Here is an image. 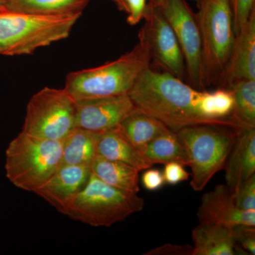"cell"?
<instances>
[{"instance_id":"obj_1","label":"cell","mask_w":255,"mask_h":255,"mask_svg":"<svg viewBox=\"0 0 255 255\" xmlns=\"http://www.w3.org/2000/svg\"><path fill=\"white\" fill-rule=\"evenodd\" d=\"M128 95L139 110L174 132L191 126L217 125L208 116V92L200 91L167 72L146 68Z\"/></svg>"},{"instance_id":"obj_2","label":"cell","mask_w":255,"mask_h":255,"mask_svg":"<svg viewBox=\"0 0 255 255\" xmlns=\"http://www.w3.org/2000/svg\"><path fill=\"white\" fill-rule=\"evenodd\" d=\"M151 53L145 26L134 48L118 59L69 74L64 88L75 101L127 95L150 67Z\"/></svg>"},{"instance_id":"obj_3","label":"cell","mask_w":255,"mask_h":255,"mask_svg":"<svg viewBox=\"0 0 255 255\" xmlns=\"http://www.w3.org/2000/svg\"><path fill=\"white\" fill-rule=\"evenodd\" d=\"M82 13L46 15L0 11V54L29 55L70 36Z\"/></svg>"},{"instance_id":"obj_4","label":"cell","mask_w":255,"mask_h":255,"mask_svg":"<svg viewBox=\"0 0 255 255\" xmlns=\"http://www.w3.org/2000/svg\"><path fill=\"white\" fill-rule=\"evenodd\" d=\"M63 140L33 136L21 131L6 150L5 171L10 182L34 193L62 165Z\"/></svg>"},{"instance_id":"obj_5","label":"cell","mask_w":255,"mask_h":255,"mask_svg":"<svg viewBox=\"0 0 255 255\" xmlns=\"http://www.w3.org/2000/svg\"><path fill=\"white\" fill-rule=\"evenodd\" d=\"M144 205L136 193L109 185L92 173L63 215L92 227H110L140 212Z\"/></svg>"},{"instance_id":"obj_6","label":"cell","mask_w":255,"mask_h":255,"mask_svg":"<svg viewBox=\"0 0 255 255\" xmlns=\"http://www.w3.org/2000/svg\"><path fill=\"white\" fill-rule=\"evenodd\" d=\"M234 128L201 124L178 130V138L191 168V186L200 191L215 174L224 169L236 139Z\"/></svg>"},{"instance_id":"obj_7","label":"cell","mask_w":255,"mask_h":255,"mask_svg":"<svg viewBox=\"0 0 255 255\" xmlns=\"http://www.w3.org/2000/svg\"><path fill=\"white\" fill-rule=\"evenodd\" d=\"M197 6L204 86L210 79L224 72L236 36L230 0H201Z\"/></svg>"},{"instance_id":"obj_8","label":"cell","mask_w":255,"mask_h":255,"mask_svg":"<svg viewBox=\"0 0 255 255\" xmlns=\"http://www.w3.org/2000/svg\"><path fill=\"white\" fill-rule=\"evenodd\" d=\"M76 127V101L63 89L44 87L26 107L22 131L33 136L63 140Z\"/></svg>"},{"instance_id":"obj_9","label":"cell","mask_w":255,"mask_h":255,"mask_svg":"<svg viewBox=\"0 0 255 255\" xmlns=\"http://www.w3.org/2000/svg\"><path fill=\"white\" fill-rule=\"evenodd\" d=\"M159 7L179 41L189 80L200 90L204 87L201 40L196 15L185 0H164Z\"/></svg>"},{"instance_id":"obj_10","label":"cell","mask_w":255,"mask_h":255,"mask_svg":"<svg viewBox=\"0 0 255 255\" xmlns=\"http://www.w3.org/2000/svg\"><path fill=\"white\" fill-rule=\"evenodd\" d=\"M144 19L151 58L165 72L183 80L187 75L184 55L175 33L160 8L150 1Z\"/></svg>"},{"instance_id":"obj_11","label":"cell","mask_w":255,"mask_h":255,"mask_svg":"<svg viewBox=\"0 0 255 255\" xmlns=\"http://www.w3.org/2000/svg\"><path fill=\"white\" fill-rule=\"evenodd\" d=\"M136 110L128 94L76 101V127L104 132L118 127Z\"/></svg>"},{"instance_id":"obj_12","label":"cell","mask_w":255,"mask_h":255,"mask_svg":"<svg viewBox=\"0 0 255 255\" xmlns=\"http://www.w3.org/2000/svg\"><path fill=\"white\" fill-rule=\"evenodd\" d=\"M197 217L201 224L222 225L230 228L237 225L255 226V211L238 209L234 194L226 184H219L202 196Z\"/></svg>"},{"instance_id":"obj_13","label":"cell","mask_w":255,"mask_h":255,"mask_svg":"<svg viewBox=\"0 0 255 255\" xmlns=\"http://www.w3.org/2000/svg\"><path fill=\"white\" fill-rule=\"evenodd\" d=\"M89 166L61 165L35 194L63 214L90 179Z\"/></svg>"},{"instance_id":"obj_14","label":"cell","mask_w":255,"mask_h":255,"mask_svg":"<svg viewBox=\"0 0 255 255\" xmlns=\"http://www.w3.org/2000/svg\"><path fill=\"white\" fill-rule=\"evenodd\" d=\"M226 161V185L233 194L255 172V127H239Z\"/></svg>"},{"instance_id":"obj_15","label":"cell","mask_w":255,"mask_h":255,"mask_svg":"<svg viewBox=\"0 0 255 255\" xmlns=\"http://www.w3.org/2000/svg\"><path fill=\"white\" fill-rule=\"evenodd\" d=\"M226 71L230 85L242 80H255V9L236 41Z\"/></svg>"},{"instance_id":"obj_16","label":"cell","mask_w":255,"mask_h":255,"mask_svg":"<svg viewBox=\"0 0 255 255\" xmlns=\"http://www.w3.org/2000/svg\"><path fill=\"white\" fill-rule=\"evenodd\" d=\"M97 155L124 162L137 169L139 172L154 165L128 140L119 126L100 132L97 141Z\"/></svg>"},{"instance_id":"obj_17","label":"cell","mask_w":255,"mask_h":255,"mask_svg":"<svg viewBox=\"0 0 255 255\" xmlns=\"http://www.w3.org/2000/svg\"><path fill=\"white\" fill-rule=\"evenodd\" d=\"M191 236L194 245L192 255H236L232 228L200 223Z\"/></svg>"},{"instance_id":"obj_18","label":"cell","mask_w":255,"mask_h":255,"mask_svg":"<svg viewBox=\"0 0 255 255\" xmlns=\"http://www.w3.org/2000/svg\"><path fill=\"white\" fill-rule=\"evenodd\" d=\"M100 134L75 127L63 140L62 165L90 167L97 155Z\"/></svg>"},{"instance_id":"obj_19","label":"cell","mask_w":255,"mask_h":255,"mask_svg":"<svg viewBox=\"0 0 255 255\" xmlns=\"http://www.w3.org/2000/svg\"><path fill=\"white\" fill-rule=\"evenodd\" d=\"M90 168L92 174L109 185L136 194L140 191L139 171L132 166L97 155Z\"/></svg>"},{"instance_id":"obj_20","label":"cell","mask_w":255,"mask_h":255,"mask_svg":"<svg viewBox=\"0 0 255 255\" xmlns=\"http://www.w3.org/2000/svg\"><path fill=\"white\" fill-rule=\"evenodd\" d=\"M119 127L128 140L140 151L155 137L170 130L160 121L137 108L126 117Z\"/></svg>"},{"instance_id":"obj_21","label":"cell","mask_w":255,"mask_h":255,"mask_svg":"<svg viewBox=\"0 0 255 255\" xmlns=\"http://www.w3.org/2000/svg\"><path fill=\"white\" fill-rule=\"evenodd\" d=\"M91 0H7L5 10L46 15L82 13Z\"/></svg>"},{"instance_id":"obj_22","label":"cell","mask_w":255,"mask_h":255,"mask_svg":"<svg viewBox=\"0 0 255 255\" xmlns=\"http://www.w3.org/2000/svg\"><path fill=\"white\" fill-rule=\"evenodd\" d=\"M140 152L153 164L177 162L189 166L185 149L178 138L177 132L172 130L155 137Z\"/></svg>"},{"instance_id":"obj_23","label":"cell","mask_w":255,"mask_h":255,"mask_svg":"<svg viewBox=\"0 0 255 255\" xmlns=\"http://www.w3.org/2000/svg\"><path fill=\"white\" fill-rule=\"evenodd\" d=\"M231 85L235 102L231 118L238 127H255V80H238Z\"/></svg>"},{"instance_id":"obj_24","label":"cell","mask_w":255,"mask_h":255,"mask_svg":"<svg viewBox=\"0 0 255 255\" xmlns=\"http://www.w3.org/2000/svg\"><path fill=\"white\" fill-rule=\"evenodd\" d=\"M236 254L255 255V226L237 225L232 228Z\"/></svg>"},{"instance_id":"obj_25","label":"cell","mask_w":255,"mask_h":255,"mask_svg":"<svg viewBox=\"0 0 255 255\" xmlns=\"http://www.w3.org/2000/svg\"><path fill=\"white\" fill-rule=\"evenodd\" d=\"M234 201L239 209L255 211V174L240 186L234 194Z\"/></svg>"},{"instance_id":"obj_26","label":"cell","mask_w":255,"mask_h":255,"mask_svg":"<svg viewBox=\"0 0 255 255\" xmlns=\"http://www.w3.org/2000/svg\"><path fill=\"white\" fill-rule=\"evenodd\" d=\"M236 36L245 26L255 9V0H230Z\"/></svg>"},{"instance_id":"obj_27","label":"cell","mask_w":255,"mask_h":255,"mask_svg":"<svg viewBox=\"0 0 255 255\" xmlns=\"http://www.w3.org/2000/svg\"><path fill=\"white\" fill-rule=\"evenodd\" d=\"M124 2L129 24L135 26L145 18L147 9L146 0H124Z\"/></svg>"},{"instance_id":"obj_28","label":"cell","mask_w":255,"mask_h":255,"mask_svg":"<svg viewBox=\"0 0 255 255\" xmlns=\"http://www.w3.org/2000/svg\"><path fill=\"white\" fill-rule=\"evenodd\" d=\"M184 166L177 162H171L164 164L163 176L164 182L169 185H176L183 181L187 180L189 174Z\"/></svg>"},{"instance_id":"obj_29","label":"cell","mask_w":255,"mask_h":255,"mask_svg":"<svg viewBox=\"0 0 255 255\" xmlns=\"http://www.w3.org/2000/svg\"><path fill=\"white\" fill-rule=\"evenodd\" d=\"M142 186L147 191H157L164 185L163 173L157 169H147L142 176Z\"/></svg>"},{"instance_id":"obj_30","label":"cell","mask_w":255,"mask_h":255,"mask_svg":"<svg viewBox=\"0 0 255 255\" xmlns=\"http://www.w3.org/2000/svg\"><path fill=\"white\" fill-rule=\"evenodd\" d=\"M193 247L177 246V245L165 244L157 247L152 251L145 253V255H192Z\"/></svg>"},{"instance_id":"obj_31","label":"cell","mask_w":255,"mask_h":255,"mask_svg":"<svg viewBox=\"0 0 255 255\" xmlns=\"http://www.w3.org/2000/svg\"><path fill=\"white\" fill-rule=\"evenodd\" d=\"M110 1H113L114 4L117 5V7H118L121 11H124L126 12V11H127V8H126L124 0H110Z\"/></svg>"},{"instance_id":"obj_32","label":"cell","mask_w":255,"mask_h":255,"mask_svg":"<svg viewBox=\"0 0 255 255\" xmlns=\"http://www.w3.org/2000/svg\"><path fill=\"white\" fill-rule=\"evenodd\" d=\"M6 2H7V0H0V11L5 9Z\"/></svg>"},{"instance_id":"obj_33","label":"cell","mask_w":255,"mask_h":255,"mask_svg":"<svg viewBox=\"0 0 255 255\" xmlns=\"http://www.w3.org/2000/svg\"><path fill=\"white\" fill-rule=\"evenodd\" d=\"M164 0H151V2L153 3L154 4L157 6H160L163 2Z\"/></svg>"},{"instance_id":"obj_34","label":"cell","mask_w":255,"mask_h":255,"mask_svg":"<svg viewBox=\"0 0 255 255\" xmlns=\"http://www.w3.org/2000/svg\"><path fill=\"white\" fill-rule=\"evenodd\" d=\"M193 1H195L196 4H199V3L200 2L201 0H193Z\"/></svg>"}]
</instances>
